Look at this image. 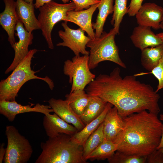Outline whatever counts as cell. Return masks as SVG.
Listing matches in <instances>:
<instances>
[{"mask_svg": "<svg viewBox=\"0 0 163 163\" xmlns=\"http://www.w3.org/2000/svg\"><path fill=\"white\" fill-rule=\"evenodd\" d=\"M113 106L112 104L108 102L104 111L97 117L86 125L82 130L71 136V141L83 146L89 136L103 122L107 112Z\"/></svg>", "mask_w": 163, "mask_h": 163, "instance_id": "cell-20", "label": "cell"}, {"mask_svg": "<svg viewBox=\"0 0 163 163\" xmlns=\"http://www.w3.org/2000/svg\"><path fill=\"white\" fill-rule=\"evenodd\" d=\"M98 4L91 5L85 10L68 11L64 22H70L78 25L87 33L91 39L95 38V33L93 28L92 18L94 12L97 8Z\"/></svg>", "mask_w": 163, "mask_h": 163, "instance_id": "cell-15", "label": "cell"}, {"mask_svg": "<svg viewBox=\"0 0 163 163\" xmlns=\"http://www.w3.org/2000/svg\"><path fill=\"white\" fill-rule=\"evenodd\" d=\"M15 30L19 40L15 42L12 47L14 51V56L12 63L5 72L6 74L13 71L27 55L29 51L28 46L33 43V33L27 31L19 20L17 24Z\"/></svg>", "mask_w": 163, "mask_h": 163, "instance_id": "cell-10", "label": "cell"}, {"mask_svg": "<svg viewBox=\"0 0 163 163\" xmlns=\"http://www.w3.org/2000/svg\"><path fill=\"white\" fill-rule=\"evenodd\" d=\"M135 16L139 25L158 30L160 28V23L163 18V8L155 3H145Z\"/></svg>", "mask_w": 163, "mask_h": 163, "instance_id": "cell-12", "label": "cell"}, {"mask_svg": "<svg viewBox=\"0 0 163 163\" xmlns=\"http://www.w3.org/2000/svg\"><path fill=\"white\" fill-rule=\"evenodd\" d=\"M89 55L75 56L72 60L68 59L64 63L63 73L69 77L72 85L70 93L78 90H84L86 86L96 78L91 72L88 65Z\"/></svg>", "mask_w": 163, "mask_h": 163, "instance_id": "cell-8", "label": "cell"}, {"mask_svg": "<svg viewBox=\"0 0 163 163\" xmlns=\"http://www.w3.org/2000/svg\"><path fill=\"white\" fill-rule=\"evenodd\" d=\"M75 5L73 2L62 4L52 1L39 8L40 12L37 19L42 34L49 49L53 50L54 47L51 37L54 26L59 21H64L67 12L75 10Z\"/></svg>", "mask_w": 163, "mask_h": 163, "instance_id": "cell-6", "label": "cell"}, {"mask_svg": "<svg viewBox=\"0 0 163 163\" xmlns=\"http://www.w3.org/2000/svg\"><path fill=\"white\" fill-rule=\"evenodd\" d=\"M130 38L134 46L141 50L163 43L162 40L151 30V27L140 25L134 28Z\"/></svg>", "mask_w": 163, "mask_h": 163, "instance_id": "cell-18", "label": "cell"}, {"mask_svg": "<svg viewBox=\"0 0 163 163\" xmlns=\"http://www.w3.org/2000/svg\"><path fill=\"white\" fill-rule=\"evenodd\" d=\"M62 25L64 30H59L58 34L63 41L58 43L56 45L69 48L75 56H79L80 53L89 55V51L86 48L91 38L85 35V31L80 27L77 29H71L66 22H62Z\"/></svg>", "mask_w": 163, "mask_h": 163, "instance_id": "cell-9", "label": "cell"}, {"mask_svg": "<svg viewBox=\"0 0 163 163\" xmlns=\"http://www.w3.org/2000/svg\"><path fill=\"white\" fill-rule=\"evenodd\" d=\"M113 0H101L97 8L99 12L96 22L92 23L93 28L95 30V37H99L103 32V27L106 19L114 11Z\"/></svg>", "mask_w": 163, "mask_h": 163, "instance_id": "cell-23", "label": "cell"}, {"mask_svg": "<svg viewBox=\"0 0 163 163\" xmlns=\"http://www.w3.org/2000/svg\"><path fill=\"white\" fill-rule=\"evenodd\" d=\"M32 105H22L15 101H8L0 100V113L10 122L13 121L18 114L29 112H36L44 115L53 112L49 105H41L37 103L33 107Z\"/></svg>", "mask_w": 163, "mask_h": 163, "instance_id": "cell-11", "label": "cell"}, {"mask_svg": "<svg viewBox=\"0 0 163 163\" xmlns=\"http://www.w3.org/2000/svg\"><path fill=\"white\" fill-rule=\"evenodd\" d=\"M104 139L112 141L115 143L124 128V122L122 117L114 106L107 112L103 122Z\"/></svg>", "mask_w": 163, "mask_h": 163, "instance_id": "cell-16", "label": "cell"}, {"mask_svg": "<svg viewBox=\"0 0 163 163\" xmlns=\"http://www.w3.org/2000/svg\"><path fill=\"white\" fill-rule=\"evenodd\" d=\"M163 57V43L141 50V63L146 70L151 71Z\"/></svg>", "mask_w": 163, "mask_h": 163, "instance_id": "cell-22", "label": "cell"}, {"mask_svg": "<svg viewBox=\"0 0 163 163\" xmlns=\"http://www.w3.org/2000/svg\"><path fill=\"white\" fill-rule=\"evenodd\" d=\"M34 8L33 3H27L23 0L16 1V10L19 20L29 32L40 29L39 22L35 15Z\"/></svg>", "mask_w": 163, "mask_h": 163, "instance_id": "cell-19", "label": "cell"}, {"mask_svg": "<svg viewBox=\"0 0 163 163\" xmlns=\"http://www.w3.org/2000/svg\"><path fill=\"white\" fill-rule=\"evenodd\" d=\"M5 7L0 14V24L8 35V40L12 47L16 42L14 34L19 19L16 10V2L14 0H3Z\"/></svg>", "mask_w": 163, "mask_h": 163, "instance_id": "cell-14", "label": "cell"}, {"mask_svg": "<svg viewBox=\"0 0 163 163\" xmlns=\"http://www.w3.org/2000/svg\"><path fill=\"white\" fill-rule=\"evenodd\" d=\"M118 145L111 141H103L86 158L85 160H104L110 158L117 150Z\"/></svg>", "mask_w": 163, "mask_h": 163, "instance_id": "cell-25", "label": "cell"}, {"mask_svg": "<svg viewBox=\"0 0 163 163\" xmlns=\"http://www.w3.org/2000/svg\"><path fill=\"white\" fill-rule=\"evenodd\" d=\"M53 0H35L36 2L34 4L35 7L36 9H39L43 6L44 4L49 2ZM64 4L69 2L70 0H61Z\"/></svg>", "mask_w": 163, "mask_h": 163, "instance_id": "cell-33", "label": "cell"}, {"mask_svg": "<svg viewBox=\"0 0 163 163\" xmlns=\"http://www.w3.org/2000/svg\"><path fill=\"white\" fill-rule=\"evenodd\" d=\"M71 136L60 133L42 142V151L35 163H86L83 158V147L74 143Z\"/></svg>", "mask_w": 163, "mask_h": 163, "instance_id": "cell-3", "label": "cell"}, {"mask_svg": "<svg viewBox=\"0 0 163 163\" xmlns=\"http://www.w3.org/2000/svg\"><path fill=\"white\" fill-rule=\"evenodd\" d=\"M146 156L128 155L117 151L107 160L110 163H145Z\"/></svg>", "mask_w": 163, "mask_h": 163, "instance_id": "cell-28", "label": "cell"}, {"mask_svg": "<svg viewBox=\"0 0 163 163\" xmlns=\"http://www.w3.org/2000/svg\"><path fill=\"white\" fill-rule=\"evenodd\" d=\"M120 73L116 67L109 75H99L87 86L86 92L112 104L122 117L144 110L158 115L159 94L150 85L137 80L136 75L123 78Z\"/></svg>", "mask_w": 163, "mask_h": 163, "instance_id": "cell-1", "label": "cell"}, {"mask_svg": "<svg viewBox=\"0 0 163 163\" xmlns=\"http://www.w3.org/2000/svg\"><path fill=\"white\" fill-rule=\"evenodd\" d=\"M103 126V122L89 136L83 146V157L85 161L86 157L104 140Z\"/></svg>", "mask_w": 163, "mask_h": 163, "instance_id": "cell-26", "label": "cell"}, {"mask_svg": "<svg viewBox=\"0 0 163 163\" xmlns=\"http://www.w3.org/2000/svg\"><path fill=\"white\" fill-rule=\"evenodd\" d=\"M7 145L3 160L5 163H26L33 150L28 140L14 126H7L5 131Z\"/></svg>", "mask_w": 163, "mask_h": 163, "instance_id": "cell-7", "label": "cell"}, {"mask_svg": "<svg viewBox=\"0 0 163 163\" xmlns=\"http://www.w3.org/2000/svg\"><path fill=\"white\" fill-rule=\"evenodd\" d=\"M123 118L124 129L115 142L118 145L117 151L146 156L156 149L162 125L158 115L144 110Z\"/></svg>", "mask_w": 163, "mask_h": 163, "instance_id": "cell-2", "label": "cell"}, {"mask_svg": "<svg viewBox=\"0 0 163 163\" xmlns=\"http://www.w3.org/2000/svg\"><path fill=\"white\" fill-rule=\"evenodd\" d=\"M156 35L163 41V32L159 33L157 34Z\"/></svg>", "mask_w": 163, "mask_h": 163, "instance_id": "cell-36", "label": "cell"}, {"mask_svg": "<svg viewBox=\"0 0 163 163\" xmlns=\"http://www.w3.org/2000/svg\"><path fill=\"white\" fill-rule=\"evenodd\" d=\"M160 120L163 121V114H161L160 115Z\"/></svg>", "mask_w": 163, "mask_h": 163, "instance_id": "cell-39", "label": "cell"}, {"mask_svg": "<svg viewBox=\"0 0 163 163\" xmlns=\"http://www.w3.org/2000/svg\"><path fill=\"white\" fill-rule=\"evenodd\" d=\"M158 150H159L161 152H163V148H160V149H159Z\"/></svg>", "mask_w": 163, "mask_h": 163, "instance_id": "cell-40", "label": "cell"}, {"mask_svg": "<svg viewBox=\"0 0 163 163\" xmlns=\"http://www.w3.org/2000/svg\"><path fill=\"white\" fill-rule=\"evenodd\" d=\"M146 163H163V152L159 150H155L147 156Z\"/></svg>", "mask_w": 163, "mask_h": 163, "instance_id": "cell-31", "label": "cell"}, {"mask_svg": "<svg viewBox=\"0 0 163 163\" xmlns=\"http://www.w3.org/2000/svg\"><path fill=\"white\" fill-rule=\"evenodd\" d=\"M163 148V121L162 125V135L159 144L156 148V149H159L160 148Z\"/></svg>", "mask_w": 163, "mask_h": 163, "instance_id": "cell-35", "label": "cell"}, {"mask_svg": "<svg viewBox=\"0 0 163 163\" xmlns=\"http://www.w3.org/2000/svg\"><path fill=\"white\" fill-rule=\"evenodd\" d=\"M127 0H115L114 11L111 23L113 25L116 34L119 33L120 24L124 16L127 13Z\"/></svg>", "mask_w": 163, "mask_h": 163, "instance_id": "cell-27", "label": "cell"}, {"mask_svg": "<svg viewBox=\"0 0 163 163\" xmlns=\"http://www.w3.org/2000/svg\"><path fill=\"white\" fill-rule=\"evenodd\" d=\"M24 2L27 3H33V1L34 0H23Z\"/></svg>", "mask_w": 163, "mask_h": 163, "instance_id": "cell-37", "label": "cell"}, {"mask_svg": "<svg viewBox=\"0 0 163 163\" xmlns=\"http://www.w3.org/2000/svg\"><path fill=\"white\" fill-rule=\"evenodd\" d=\"M38 50L33 49L21 61L11 74L5 79L0 82V100L8 101H15L18 94L22 85L28 81L33 79H39L44 81L52 90L54 87L53 81L48 76L39 77L35 75L38 72L31 68L32 58Z\"/></svg>", "mask_w": 163, "mask_h": 163, "instance_id": "cell-4", "label": "cell"}, {"mask_svg": "<svg viewBox=\"0 0 163 163\" xmlns=\"http://www.w3.org/2000/svg\"><path fill=\"white\" fill-rule=\"evenodd\" d=\"M153 75L158 80V83L156 91L163 89V57L158 64L149 73Z\"/></svg>", "mask_w": 163, "mask_h": 163, "instance_id": "cell-29", "label": "cell"}, {"mask_svg": "<svg viewBox=\"0 0 163 163\" xmlns=\"http://www.w3.org/2000/svg\"><path fill=\"white\" fill-rule=\"evenodd\" d=\"M75 4L74 10L80 11L84 9H88L93 5L98 4L101 0H72Z\"/></svg>", "mask_w": 163, "mask_h": 163, "instance_id": "cell-30", "label": "cell"}, {"mask_svg": "<svg viewBox=\"0 0 163 163\" xmlns=\"http://www.w3.org/2000/svg\"><path fill=\"white\" fill-rule=\"evenodd\" d=\"M113 28L108 33L103 31L98 37L91 39L87 44L90 48L88 65L90 69L96 68L101 62L109 61L126 68V65L120 58L119 49L115 41L116 35Z\"/></svg>", "mask_w": 163, "mask_h": 163, "instance_id": "cell-5", "label": "cell"}, {"mask_svg": "<svg viewBox=\"0 0 163 163\" xmlns=\"http://www.w3.org/2000/svg\"><path fill=\"white\" fill-rule=\"evenodd\" d=\"M143 0H131L128 7L127 14L129 16H135L142 5Z\"/></svg>", "mask_w": 163, "mask_h": 163, "instance_id": "cell-32", "label": "cell"}, {"mask_svg": "<svg viewBox=\"0 0 163 163\" xmlns=\"http://www.w3.org/2000/svg\"><path fill=\"white\" fill-rule=\"evenodd\" d=\"M5 144L2 143L0 146V163H2L4 159L6 152V149L4 147Z\"/></svg>", "mask_w": 163, "mask_h": 163, "instance_id": "cell-34", "label": "cell"}, {"mask_svg": "<svg viewBox=\"0 0 163 163\" xmlns=\"http://www.w3.org/2000/svg\"><path fill=\"white\" fill-rule=\"evenodd\" d=\"M65 97L73 111L80 117L89 103L90 96L84 90H78L66 94Z\"/></svg>", "mask_w": 163, "mask_h": 163, "instance_id": "cell-24", "label": "cell"}, {"mask_svg": "<svg viewBox=\"0 0 163 163\" xmlns=\"http://www.w3.org/2000/svg\"><path fill=\"white\" fill-rule=\"evenodd\" d=\"M43 126L48 137H53L60 133L72 136L78 131L73 125L67 123L56 113L44 114Z\"/></svg>", "mask_w": 163, "mask_h": 163, "instance_id": "cell-13", "label": "cell"}, {"mask_svg": "<svg viewBox=\"0 0 163 163\" xmlns=\"http://www.w3.org/2000/svg\"><path fill=\"white\" fill-rule=\"evenodd\" d=\"M160 28L163 30V18L160 23Z\"/></svg>", "mask_w": 163, "mask_h": 163, "instance_id": "cell-38", "label": "cell"}, {"mask_svg": "<svg viewBox=\"0 0 163 163\" xmlns=\"http://www.w3.org/2000/svg\"><path fill=\"white\" fill-rule=\"evenodd\" d=\"M48 102L54 113L67 123L71 124L78 131L85 126L79 116L75 113L66 100L52 98Z\"/></svg>", "mask_w": 163, "mask_h": 163, "instance_id": "cell-17", "label": "cell"}, {"mask_svg": "<svg viewBox=\"0 0 163 163\" xmlns=\"http://www.w3.org/2000/svg\"><path fill=\"white\" fill-rule=\"evenodd\" d=\"M107 103L99 97L90 96L89 103L80 117L85 125L97 117L104 111Z\"/></svg>", "mask_w": 163, "mask_h": 163, "instance_id": "cell-21", "label": "cell"}]
</instances>
